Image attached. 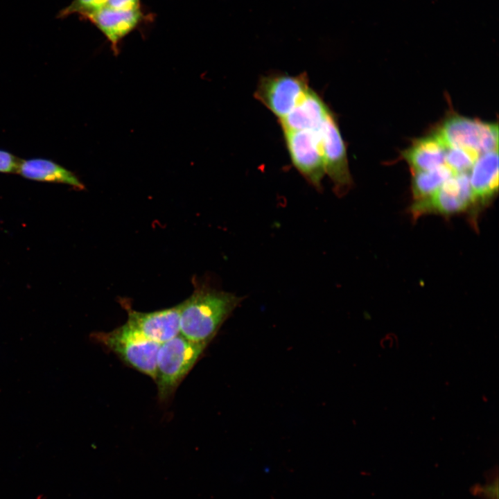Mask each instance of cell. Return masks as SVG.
I'll use <instances>...</instances> for the list:
<instances>
[{
	"label": "cell",
	"mask_w": 499,
	"mask_h": 499,
	"mask_svg": "<svg viewBox=\"0 0 499 499\" xmlns=\"http://www.w3.org/2000/svg\"><path fill=\"white\" fill-rule=\"evenodd\" d=\"M19 160L13 154L0 150V173H17Z\"/></svg>",
	"instance_id": "obj_18"
},
{
	"label": "cell",
	"mask_w": 499,
	"mask_h": 499,
	"mask_svg": "<svg viewBox=\"0 0 499 499\" xmlns=\"http://www.w3.org/2000/svg\"><path fill=\"white\" fill-rule=\"evenodd\" d=\"M478 157L463 148H447L444 163L454 174L468 173Z\"/></svg>",
	"instance_id": "obj_16"
},
{
	"label": "cell",
	"mask_w": 499,
	"mask_h": 499,
	"mask_svg": "<svg viewBox=\"0 0 499 499\" xmlns=\"http://www.w3.org/2000/svg\"><path fill=\"white\" fill-rule=\"evenodd\" d=\"M412 192L414 201L432 195L454 173L446 165L423 171L412 172Z\"/></svg>",
	"instance_id": "obj_15"
},
{
	"label": "cell",
	"mask_w": 499,
	"mask_h": 499,
	"mask_svg": "<svg viewBox=\"0 0 499 499\" xmlns=\"http://www.w3.org/2000/svg\"><path fill=\"white\" fill-rule=\"evenodd\" d=\"M17 173L31 180L64 184L76 189L85 188L72 171L47 159H20Z\"/></svg>",
	"instance_id": "obj_13"
},
{
	"label": "cell",
	"mask_w": 499,
	"mask_h": 499,
	"mask_svg": "<svg viewBox=\"0 0 499 499\" xmlns=\"http://www.w3.org/2000/svg\"><path fill=\"white\" fill-rule=\"evenodd\" d=\"M94 338L127 365L155 379L160 344L147 338L127 322L110 332L94 333Z\"/></svg>",
	"instance_id": "obj_3"
},
{
	"label": "cell",
	"mask_w": 499,
	"mask_h": 499,
	"mask_svg": "<svg viewBox=\"0 0 499 499\" xmlns=\"http://www.w3.org/2000/svg\"><path fill=\"white\" fill-rule=\"evenodd\" d=\"M105 6L117 10H134L140 8V0H107Z\"/></svg>",
	"instance_id": "obj_19"
},
{
	"label": "cell",
	"mask_w": 499,
	"mask_h": 499,
	"mask_svg": "<svg viewBox=\"0 0 499 499\" xmlns=\"http://www.w3.org/2000/svg\"><path fill=\"white\" fill-rule=\"evenodd\" d=\"M207 345L191 341L180 334L160 344L155 379L160 401L171 397Z\"/></svg>",
	"instance_id": "obj_2"
},
{
	"label": "cell",
	"mask_w": 499,
	"mask_h": 499,
	"mask_svg": "<svg viewBox=\"0 0 499 499\" xmlns=\"http://www.w3.org/2000/svg\"><path fill=\"white\" fill-rule=\"evenodd\" d=\"M243 299L215 288H196L180 304V335L193 342L209 344Z\"/></svg>",
	"instance_id": "obj_1"
},
{
	"label": "cell",
	"mask_w": 499,
	"mask_h": 499,
	"mask_svg": "<svg viewBox=\"0 0 499 499\" xmlns=\"http://www.w3.org/2000/svg\"><path fill=\"white\" fill-rule=\"evenodd\" d=\"M446 147L436 133L415 140L403 156L412 172L428 170L445 164Z\"/></svg>",
	"instance_id": "obj_14"
},
{
	"label": "cell",
	"mask_w": 499,
	"mask_h": 499,
	"mask_svg": "<svg viewBox=\"0 0 499 499\" xmlns=\"http://www.w3.org/2000/svg\"><path fill=\"white\" fill-rule=\"evenodd\" d=\"M446 148H460L480 155L498 150V126L462 116L448 118L436 132Z\"/></svg>",
	"instance_id": "obj_5"
},
{
	"label": "cell",
	"mask_w": 499,
	"mask_h": 499,
	"mask_svg": "<svg viewBox=\"0 0 499 499\" xmlns=\"http://www.w3.org/2000/svg\"><path fill=\"white\" fill-rule=\"evenodd\" d=\"M477 493L480 494L486 499L498 498V478L487 483L482 488L478 489Z\"/></svg>",
	"instance_id": "obj_20"
},
{
	"label": "cell",
	"mask_w": 499,
	"mask_h": 499,
	"mask_svg": "<svg viewBox=\"0 0 499 499\" xmlns=\"http://www.w3.org/2000/svg\"><path fill=\"white\" fill-rule=\"evenodd\" d=\"M127 323L161 344L180 334V304L150 313L129 311Z\"/></svg>",
	"instance_id": "obj_11"
},
{
	"label": "cell",
	"mask_w": 499,
	"mask_h": 499,
	"mask_svg": "<svg viewBox=\"0 0 499 499\" xmlns=\"http://www.w3.org/2000/svg\"><path fill=\"white\" fill-rule=\"evenodd\" d=\"M472 192L468 173L453 174L430 197L414 201L410 213L416 220L428 213L448 216L470 211Z\"/></svg>",
	"instance_id": "obj_8"
},
{
	"label": "cell",
	"mask_w": 499,
	"mask_h": 499,
	"mask_svg": "<svg viewBox=\"0 0 499 499\" xmlns=\"http://www.w3.org/2000/svg\"><path fill=\"white\" fill-rule=\"evenodd\" d=\"M331 110L322 96L310 87L291 112L278 121L282 132L315 130Z\"/></svg>",
	"instance_id": "obj_12"
},
{
	"label": "cell",
	"mask_w": 499,
	"mask_h": 499,
	"mask_svg": "<svg viewBox=\"0 0 499 499\" xmlns=\"http://www.w3.org/2000/svg\"><path fill=\"white\" fill-rule=\"evenodd\" d=\"M107 0H73L71 3L60 12L59 17H67L78 14L84 17L105 6Z\"/></svg>",
	"instance_id": "obj_17"
},
{
	"label": "cell",
	"mask_w": 499,
	"mask_h": 499,
	"mask_svg": "<svg viewBox=\"0 0 499 499\" xmlns=\"http://www.w3.org/2000/svg\"><path fill=\"white\" fill-rule=\"evenodd\" d=\"M325 173L333 184L338 196H342L351 189L353 182L350 174L347 149L341 135L338 119L331 110L317 128Z\"/></svg>",
	"instance_id": "obj_6"
},
{
	"label": "cell",
	"mask_w": 499,
	"mask_h": 499,
	"mask_svg": "<svg viewBox=\"0 0 499 499\" xmlns=\"http://www.w3.org/2000/svg\"><path fill=\"white\" fill-rule=\"evenodd\" d=\"M148 16L140 8L117 10L103 6L83 17L106 37L115 55L120 52L121 41L144 22Z\"/></svg>",
	"instance_id": "obj_9"
},
{
	"label": "cell",
	"mask_w": 499,
	"mask_h": 499,
	"mask_svg": "<svg viewBox=\"0 0 499 499\" xmlns=\"http://www.w3.org/2000/svg\"><path fill=\"white\" fill-rule=\"evenodd\" d=\"M283 133L293 166L310 185L321 191L326 173L317 129Z\"/></svg>",
	"instance_id": "obj_7"
},
{
	"label": "cell",
	"mask_w": 499,
	"mask_h": 499,
	"mask_svg": "<svg viewBox=\"0 0 499 499\" xmlns=\"http://www.w3.org/2000/svg\"><path fill=\"white\" fill-rule=\"evenodd\" d=\"M470 171L472 207L469 212L475 224L479 212L489 204L498 191V150L479 155Z\"/></svg>",
	"instance_id": "obj_10"
},
{
	"label": "cell",
	"mask_w": 499,
	"mask_h": 499,
	"mask_svg": "<svg viewBox=\"0 0 499 499\" xmlns=\"http://www.w3.org/2000/svg\"><path fill=\"white\" fill-rule=\"evenodd\" d=\"M309 88L306 73L292 76L270 72L261 76L254 96L280 120L291 112Z\"/></svg>",
	"instance_id": "obj_4"
}]
</instances>
